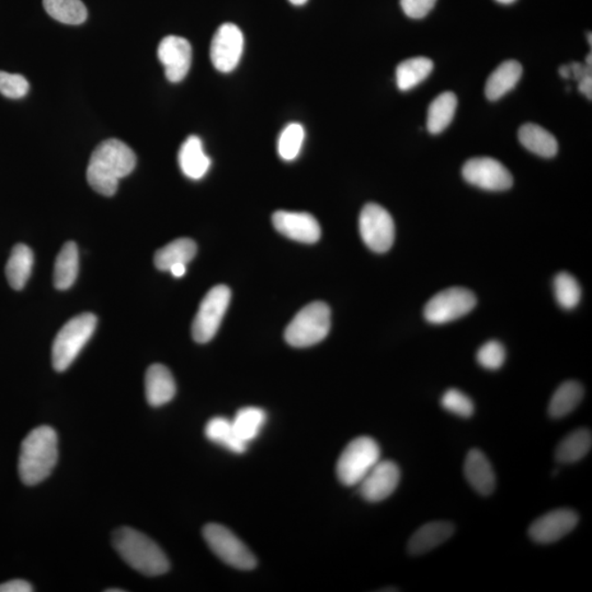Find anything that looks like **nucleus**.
<instances>
[{"mask_svg":"<svg viewBox=\"0 0 592 592\" xmlns=\"http://www.w3.org/2000/svg\"><path fill=\"white\" fill-rule=\"evenodd\" d=\"M136 166V156L126 143L111 138L92 152L87 168V180L96 192L113 197L120 179L127 177Z\"/></svg>","mask_w":592,"mask_h":592,"instance_id":"obj_1","label":"nucleus"},{"mask_svg":"<svg viewBox=\"0 0 592 592\" xmlns=\"http://www.w3.org/2000/svg\"><path fill=\"white\" fill-rule=\"evenodd\" d=\"M58 459V434L49 425L32 430L21 443L19 476L22 483L34 487L48 479Z\"/></svg>","mask_w":592,"mask_h":592,"instance_id":"obj_2","label":"nucleus"},{"mask_svg":"<svg viewBox=\"0 0 592 592\" xmlns=\"http://www.w3.org/2000/svg\"><path fill=\"white\" fill-rule=\"evenodd\" d=\"M113 544L123 561L143 575L155 577L169 571V559L164 550L140 531L129 526L115 530Z\"/></svg>","mask_w":592,"mask_h":592,"instance_id":"obj_3","label":"nucleus"},{"mask_svg":"<svg viewBox=\"0 0 592 592\" xmlns=\"http://www.w3.org/2000/svg\"><path fill=\"white\" fill-rule=\"evenodd\" d=\"M97 317L84 313L68 321L55 337L52 347V363L58 372L66 371L94 335Z\"/></svg>","mask_w":592,"mask_h":592,"instance_id":"obj_4","label":"nucleus"},{"mask_svg":"<svg viewBox=\"0 0 592 592\" xmlns=\"http://www.w3.org/2000/svg\"><path fill=\"white\" fill-rule=\"evenodd\" d=\"M331 325V308L325 303L314 302L296 314L286 327L284 339L294 348H308L325 339Z\"/></svg>","mask_w":592,"mask_h":592,"instance_id":"obj_5","label":"nucleus"},{"mask_svg":"<svg viewBox=\"0 0 592 592\" xmlns=\"http://www.w3.org/2000/svg\"><path fill=\"white\" fill-rule=\"evenodd\" d=\"M380 457V447L373 438H355L345 448L337 462V478L345 487H357Z\"/></svg>","mask_w":592,"mask_h":592,"instance_id":"obj_6","label":"nucleus"},{"mask_svg":"<svg viewBox=\"0 0 592 592\" xmlns=\"http://www.w3.org/2000/svg\"><path fill=\"white\" fill-rule=\"evenodd\" d=\"M203 538L207 547L228 565L239 571H252L257 566V558L246 544L226 526L209 524L203 528Z\"/></svg>","mask_w":592,"mask_h":592,"instance_id":"obj_7","label":"nucleus"},{"mask_svg":"<svg viewBox=\"0 0 592 592\" xmlns=\"http://www.w3.org/2000/svg\"><path fill=\"white\" fill-rule=\"evenodd\" d=\"M230 296L229 286L216 285L202 300L192 323V337L198 344H206L214 339L228 311Z\"/></svg>","mask_w":592,"mask_h":592,"instance_id":"obj_8","label":"nucleus"},{"mask_svg":"<svg viewBox=\"0 0 592 592\" xmlns=\"http://www.w3.org/2000/svg\"><path fill=\"white\" fill-rule=\"evenodd\" d=\"M476 303L478 300L471 290L453 286L428 300L424 308V316L428 323L441 325L467 315L476 307Z\"/></svg>","mask_w":592,"mask_h":592,"instance_id":"obj_9","label":"nucleus"},{"mask_svg":"<svg viewBox=\"0 0 592 592\" xmlns=\"http://www.w3.org/2000/svg\"><path fill=\"white\" fill-rule=\"evenodd\" d=\"M359 230L364 244L374 253H386L394 244V221L390 213L376 203H369L361 211Z\"/></svg>","mask_w":592,"mask_h":592,"instance_id":"obj_10","label":"nucleus"},{"mask_svg":"<svg viewBox=\"0 0 592 592\" xmlns=\"http://www.w3.org/2000/svg\"><path fill=\"white\" fill-rule=\"evenodd\" d=\"M467 183L488 191H505L513 184V177L505 166L490 157L467 160L462 169Z\"/></svg>","mask_w":592,"mask_h":592,"instance_id":"obj_11","label":"nucleus"},{"mask_svg":"<svg viewBox=\"0 0 592 592\" xmlns=\"http://www.w3.org/2000/svg\"><path fill=\"white\" fill-rule=\"evenodd\" d=\"M244 35L234 23H224L216 30L211 43L213 66L221 73L234 71L242 58Z\"/></svg>","mask_w":592,"mask_h":592,"instance_id":"obj_12","label":"nucleus"},{"mask_svg":"<svg viewBox=\"0 0 592 592\" xmlns=\"http://www.w3.org/2000/svg\"><path fill=\"white\" fill-rule=\"evenodd\" d=\"M400 480L399 465L393 461L380 460L359 483V493L364 501L380 502L395 492Z\"/></svg>","mask_w":592,"mask_h":592,"instance_id":"obj_13","label":"nucleus"},{"mask_svg":"<svg viewBox=\"0 0 592 592\" xmlns=\"http://www.w3.org/2000/svg\"><path fill=\"white\" fill-rule=\"evenodd\" d=\"M580 516L572 509H557L532 522L529 536L536 543L557 542L576 528Z\"/></svg>","mask_w":592,"mask_h":592,"instance_id":"obj_14","label":"nucleus"},{"mask_svg":"<svg viewBox=\"0 0 592 592\" xmlns=\"http://www.w3.org/2000/svg\"><path fill=\"white\" fill-rule=\"evenodd\" d=\"M159 58L170 82H180L187 76L191 66L192 49L186 39L166 36L159 46Z\"/></svg>","mask_w":592,"mask_h":592,"instance_id":"obj_15","label":"nucleus"},{"mask_svg":"<svg viewBox=\"0 0 592 592\" xmlns=\"http://www.w3.org/2000/svg\"><path fill=\"white\" fill-rule=\"evenodd\" d=\"M272 223L277 232L296 242L314 244L321 238V226L308 213L277 211L272 216Z\"/></svg>","mask_w":592,"mask_h":592,"instance_id":"obj_16","label":"nucleus"},{"mask_svg":"<svg viewBox=\"0 0 592 592\" xmlns=\"http://www.w3.org/2000/svg\"><path fill=\"white\" fill-rule=\"evenodd\" d=\"M464 475L476 493L489 496L496 487V476L487 456L479 448H471L464 462Z\"/></svg>","mask_w":592,"mask_h":592,"instance_id":"obj_17","label":"nucleus"},{"mask_svg":"<svg viewBox=\"0 0 592 592\" xmlns=\"http://www.w3.org/2000/svg\"><path fill=\"white\" fill-rule=\"evenodd\" d=\"M456 532V526L448 521L428 522L415 532L409 539L407 549L413 557L430 552L447 542Z\"/></svg>","mask_w":592,"mask_h":592,"instance_id":"obj_18","label":"nucleus"},{"mask_svg":"<svg viewBox=\"0 0 592 592\" xmlns=\"http://www.w3.org/2000/svg\"><path fill=\"white\" fill-rule=\"evenodd\" d=\"M145 394L148 404L160 407L168 404L175 395L173 374L163 364H152L145 376Z\"/></svg>","mask_w":592,"mask_h":592,"instance_id":"obj_19","label":"nucleus"},{"mask_svg":"<svg viewBox=\"0 0 592 592\" xmlns=\"http://www.w3.org/2000/svg\"><path fill=\"white\" fill-rule=\"evenodd\" d=\"M179 166L184 175L199 180L206 175L211 167V160L203 150L200 137L189 136L179 151Z\"/></svg>","mask_w":592,"mask_h":592,"instance_id":"obj_20","label":"nucleus"},{"mask_svg":"<svg viewBox=\"0 0 592 592\" xmlns=\"http://www.w3.org/2000/svg\"><path fill=\"white\" fill-rule=\"evenodd\" d=\"M524 73L522 65L518 61H506L499 65L495 71L490 74L487 86H485V95L490 101H497L511 91L518 85Z\"/></svg>","mask_w":592,"mask_h":592,"instance_id":"obj_21","label":"nucleus"},{"mask_svg":"<svg viewBox=\"0 0 592 592\" xmlns=\"http://www.w3.org/2000/svg\"><path fill=\"white\" fill-rule=\"evenodd\" d=\"M518 136H519L521 144L535 155L550 159V157L557 154L558 143L557 138L538 124H525L520 128Z\"/></svg>","mask_w":592,"mask_h":592,"instance_id":"obj_22","label":"nucleus"},{"mask_svg":"<svg viewBox=\"0 0 592 592\" xmlns=\"http://www.w3.org/2000/svg\"><path fill=\"white\" fill-rule=\"evenodd\" d=\"M80 270V253L74 242L65 243L58 254L54 267V285L58 290H68L75 284Z\"/></svg>","mask_w":592,"mask_h":592,"instance_id":"obj_23","label":"nucleus"},{"mask_svg":"<svg viewBox=\"0 0 592 592\" xmlns=\"http://www.w3.org/2000/svg\"><path fill=\"white\" fill-rule=\"evenodd\" d=\"M34 253L25 244H18L12 248L6 265V277L13 290L25 288L34 267Z\"/></svg>","mask_w":592,"mask_h":592,"instance_id":"obj_24","label":"nucleus"},{"mask_svg":"<svg viewBox=\"0 0 592 592\" xmlns=\"http://www.w3.org/2000/svg\"><path fill=\"white\" fill-rule=\"evenodd\" d=\"M592 434L589 429H577L575 432L567 434L561 442L558 443L555 457L563 464L576 463V462L584 459L591 450Z\"/></svg>","mask_w":592,"mask_h":592,"instance_id":"obj_25","label":"nucleus"},{"mask_svg":"<svg viewBox=\"0 0 592 592\" xmlns=\"http://www.w3.org/2000/svg\"><path fill=\"white\" fill-rule=\"evenodd\" d=\"M584 386L577 381H567L561 384L555 391L549 404V415L559 419L570 415L584 399Z\"/></svg>","mask_w":592,"mask_h":592,"instance_id":"obj_26","label":"nucleus"},{"mask_svg":"<svg viewBox=\"0 0 592 592\" xmlns=\"http://www.w3.org/2000/svg\"><path fill=\"white\" fill-rule=\"evenodd\" d=\"M198 252L197 244L191 238H179L166 245L155 253L154 262L157 269L169 271L177 263L187 265Z\"/></svg>","mask_w":592,"mask_h":592,"instance_id":"obj_27","label":"nucleus"},{"mask_svg":"<svg viewBox=\"0 0 592 592\" xmlns=\"http://www.w3.org/2000/svg\"><path fill=\"white\" fill-rule=\"evenodd\" d=\"M457 108V98L455 92L444 91L429 105L427 129L432 134L441 133L455 118Z\"/></svg>","mask_w":592,"mask_h":592,"instance_id":"obj_28","label":"nucleus"},{"mask_svg":"<svg viewBox=\"0 0 592 592\" xmlns=\"http://www.w3.org/2000/svg\"><path fill=\"white\" fill-rule=\"evenodd\" d=\"M205 433L210 441L219 444L230 452L242 455L247 450L248 444L240 440L235 432L232 420L228 418H212L206 425Z\"/></svg>","mask_w":592,"mask_h":592,"instance_id":"obj_29","label":"nucleus"},{"mask_svg":"<svg viewBox=\"0 0 592 592\" xmlns=\"http://www.w3.org/2000/svg\"><path fill=\"white\" fill-rule=\"evenodd\" d=\"M433 69L432 59L425 57L411 58L396 68V84L401 91H409L427 80Z\"/></svg>","mask_w":592,"mask_h":592,"instance_id":"obj_30","label":"nucleus"},{"mask_svg":"<svg viewBox=\"0 0 592 592\" xmlns=\"http://www.w3.org/2000/svg\"><path fill=\"white\" fill-rule=\"evenodd\" d=\"M266 422V411L258 407L239 409L232 420L236 434L247 444L259 436Z\"/></svg>","mask_w":592,"mask_h":592,"instance_id":"obj_31","label":"nucleus"},{"mask_svg":"<svg viewBox=\"0 0 592 592\" xmlns=\"http://www.w3.org/2000/svg\"><path fill=\"white\" fill-rule=\"evenodd\" d=\"M45 12L65 25H82L87 19V8L82 0H43Z\"/></svg>","mask_w":592,"mask_h":592,"instance_id":"obj_32","label":"nucleus"},{"mask_svg":"<svg viewBox=\"0 0 592 592\" xmlns=\"http://www.w3.org/2000/svg\"><path fill=\"white\" fill-rule=\"evenodd\" d=\"M554 293L559 307L565 309L576 308L581 298L580 284L568 272H559L555 277Z\"/></svg>","mask_w":592,"mask_h":592,"instance_id":"obj_33","label":"nucleus"},{"mask_svg":"<svg viewBox=\"0 0 592 592\" xmlns=\"http://www.w3.org/2000/svg\"><path fill=\"white\" fill-rule=\"evenodd\" d=\"M305 131L300 123H290L284 129L277 141V152L282 160H294L302 150Z\"/></svg>","mask_w":592,"mask_h":592,"instance_id":"obj_34","label":"nucleus"},{"mask_svg":"<svg viewBox=\"0 0 592 592\" xmlns=\"http://www.w3.org/2000/svg\"><path fill=\"white\" fill-rule=\"evenodd\" d=\"M441 405L448 413L462 418H470L474 414V402L469 396L456 388L448 390L441 397Z\"/></svg>","mask_w":592,"mask_h":592,"instance_id":"obj_35","label":"nucleus"},{"mask_svg":"<svg viewBox=\"0 0 592 592\" xmlns=\"http://www.w3.org/2000/svg\"><path fill=\"white\" fill-rule=\"evenodd\" d=\"M480 367L487 370H498L506 360L505 347L497 340H490L480 347L476 354Z\"/></svg>","mask_w":592,"mask_h":592,"instance_id":"obj_36","label":"nucleus"},{"mask_svg":"<svg viewBox=\"0 0 592 592\" xmlns=\"http://www.w3.org/2000/svg\"><path fill=\"white\" fill-rule=\"evenodd\" d=\"M29 82L19 74L0 71V94L11 99H20L29 91Z\"/></svg>","mask_w":592,"mask_h":592,"instance_id":"obj_37","label":"nucleus"},{"mask_svg":"<svg viewBox=\"0 0 592 592\" xmlns=\"http://www.w3.org/2000/svg\"><path fill=\"white\" fill-rule=\"evenodd\" d=\"M437 0H401L402 12L411 19H423L436 6Z\"/></svg>","mask_w":592,"mask_h":592,"instance_id":"obj_38","label":"nucleus"},{"mask_svg":"<svg viewBox=\"0 0 592 592\" xmlns=\"http://www.w3.org/2000/svg\"><path fill=\"white\" fill-rule=\"evenodd\" d=\"M34 591L31 584L23 580H13L0 585V592H31Z\"/></svg>","mask_w":592,"mask_h":592,"instance_id":"obj_39","label":"nucleus"},{"mask_svg":"<svg viewBox=\"0 0 592 592\" xmlns=\"http://www.w3.org/2000/svg\"><path fill=\"white\" fill-rule=\"evenodd\" d=\"M572 78L575 81H580L581 78L591 75L592 66L587 64L573 62L570 64Z\"/></svg>","mask_w":592,"mask_h":592,"instance_id":"obj_40","label":"nucleus"},{"mask_svg":"<svg viewBox=\"0 0 592 592\" xmlns=\"http://www.w3.org/2000/svg\"><path fill=\"white\" fill-rule=\"evenodd\" d=\"M578 90L587 99H592V76L588 75L578 81Z\"/></svg>","mask_w":592,"mask_h":592,"instance_id":"obj_41","label":"nucleus"},{"mask_svg":"<svg viewBox=\"0 0 592 592\" xmlns=\"http://www.w3.org/2000/svg\"><path fill=\"white\" fill-rule=\"evenodd\" d=\"M169 271L174 277H182L186 274V265H183V263H177V265L171 267Z\"/></svg>","mask_w":592,"mask_h":592,"instance_id":"obj_42","label":"nucleus"},{"mask_svg":"<svg viewBox=\"0 0 592 592\" xmlns=\"http://www.w3.org/2000/svg\"><path fill=\"white\" fill-rule=\"evenodd\" d=\"M559 75L565 78V80H571L572 72L570 65H563V66L559 67Z\"/></svg>","mask_w":592,"mask_h":592,"instance_id":"obj_43","label":"nucleus"},{"mask_svg":"<svg viewBox=\"0 0 592 592\" xmlns=\"http://www.w3.org/2000/svg\"><path fill=\"white\" fill-rule=\"evenodd\" d=\"M308 0H290L291 4H295V6H302Z\"/></svg>","mask_w":592,"mask_h":592,"instance_id":"obj_44","label":"nucleus"},{"mask_svg":"<svg viewBox=\"0 0 592 592\" xmlns=\"http://www.w3.org/2000/svg\"><path fill=\"white\" fill-rule=\"evenodd\" d=\"M496 2L502 4H510L512 3H515L516 0H496Z\"/></svg>","mask_w":592,"mask_h":592,"instance_id":"obj_45","label":"nucleus"},{"mask_svg":"<svg viewBox=\"0 0 592 592\" xmlns=\"http://www.w3.org/2000/svg\"><path fill=\"white\" fill-rule=\"evenodd\" d=\"M592 58L591 53L587 55V58H586V63L585 64L589 65V66H592V58Z\"/></svg>","mask_w":592,"mask_h":592,"instance_id":"obj_46","label":"nucleus"},{"mask_svg":"<svg viewBox=\"0 0 592 592\" xmlns=\"http://www.w3.org/2000/svg\"><path fill=\"white\" fill-rule=\"evenodd\" d=\"M105 591H106V592H113V591H115V592H122V591H124V590H121V589H106Z\"/></svg>","mask_w":592,"mask_h":592,"instance_id":"obj_47","label":"nucleus"},{"mask_svg":"<svg viewBox=\"0 0 592 592\" xmlns=\"http://www.w3.org/2000/svg\"><path fill=\"white\" fill-rule=\"evenodd\" d=\"M588 40H589V44L591 45V44H592V41H591V32H589V34H588Z\"/></svg>","mask_w":592,"mask_h":592,"instance_id":"obj_48","label":"nucleus"}]
</instances>
